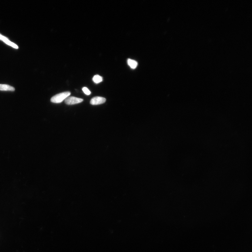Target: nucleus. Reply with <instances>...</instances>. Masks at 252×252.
I'll return each instance as SVG.
<instances>
[{
	"label": "nucleus",
	"instance_id": "obj_3",
	"mask_svg": "<svg viewBox=\"0 0 252 252\" xmlns=\"http://www.w3.org/2000/svg\"><path fill=\"white\" fill-rule=\"evenodd\" d=\"M106 99L104 97L96 96L91 99L90 103L91 105H97L104 104L106 102Z\"/></svg>",
	"mask_w": 252,
	"mask_h": 252
},
{
	"label": "nucleus",
	"instance_id": "obj_2",
	"mask_svg": "<svg viewBox=\"0 0 252 252\" xmlns=\"http://www.w3.org/2000/svg\"><path fill=\"white\" fill-rule=\"evenodd\" d=\"M83 99L77 98L73 96H69L65 100V103L68 105H72L79 104L83 102Z\"/></svg>",
	"mask_w": 252,
	"mask_h": 252
},
{
	"label": "nucleus",
	"instance_id": "obj_4",
	"mask_svg": "<svg viewBox=\"0 0 252 252\" xmlns=\"http://www.w3.org/2000/svg\"><path fill=\"white\" fill-rule=\"evenodd\" d=\"M0 40L4 42V43H6L7 45L12 47L15 49H18V46L16 44L11 41L8 38L2 35L1 34H0Z\"/></svg>",
	"mask_w": 252,
	"mask_h": 252
},
{
	"label": "nucleus",
	"instance_id": "obj_8",
	"mask_svg": "<svg viewBox=\"0 0 252 252\" xmlns=\"http://www.w3.org/2000/svg\"><path fill=\"white\" fill-rule=\"evenodd\" d=\"M83 91L85 94L89 95L91 94V91L87 87H84L83 88Z\"/></svg>",
	"mask_w": 252,
	"mask_h": 252
},
{
	"label": "nucleus",
	"instance_id": "obj_5",
	"mask_svg": "<svg viewBox=\"0 0 252 252\" xmlns=\"http://www.w3.org/2000/svg\"><path fill=\"white\" fill-rule=\"evenodd\" d=\"M0 91H15V88L8 85L0 84Z\"/></svg>",
	"mask_w": 252,
	"mask_h": 252
},
{
	"label": "nucleus",
	"instance_id": "obj_6",
	"mask_svg": "<svg viewBox=\"0 0 252 252\" xmlns=\"http://www.w3.org/2000/svg\"><path fill=\"white\" fill-rule=\"evenodd\" d=\"M128 64L130 67L133 69H135L137 67L138 65V63L136 61L132 60V59H128L127 61Z\"/></svg>",
	"mask_w": 252,
	"mask_h": 252
},
{
	"label": "nucleus",
	"instance_id": "obj_7",
	"mask_svg": "<svg viewBox=\"0 0 252 252\" xmlns=\"http://www.w3.org/2000/svg\"><path fill=\"white\" fill-rule=\"evenodd\" d=\"M93 80L95 83L97 84L100 83L102 81L103 78L100 75H96L93 76Z\"/></svg>",
	"mask_w": 252,
	"mask_h": 252
},
{
	"label": "nucleus",
	"instance_id": "obj_1",
	"mask_svg": "<svg viewBox=\"0 0 252 252\" xmlns=\"http://www.w3.org/2000/svg\"><path fill=\"white\" fill-rule=\"evenodd\" d=\"M70 94L71 93L69 91L59 93L51 97V102L56 103V104H59L65 100V99L69 96Z\"/></svg>",
	"mask_w": 252,
	"mask_h": 252
}]
</instances>
